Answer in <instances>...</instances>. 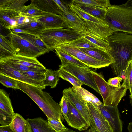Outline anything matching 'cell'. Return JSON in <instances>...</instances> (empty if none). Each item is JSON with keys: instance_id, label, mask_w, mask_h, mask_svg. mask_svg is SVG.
Instances as JSON below:
<instances>
[{"instance_id": "cell-1", "label": "cell", "mask_w": 132, "mask_h": 132, "mask_svg": "<svg viewBox=\"0 0 132 132\" xmlns=\"http://www.w3.org/2000/svg\"><path fill=\"white\" fill-rule=\"evenodd\" d=\"M108 40L111 48L110 53L115 61L110 65L114 74L121 77L132 61V34L114 32Z\"/></svg>"}, {"instance_id": "cell-2", "label": "cell", "mask_w": 132, "mask_h": 132, "mask_svg": "<svg viewBox=\"0 0 132 132\" xmlns=\"http://www.w3.org/2000/svg\"><path fill=\"white\" fill-rule=\"evenodd\" d=\"M17 81L19 89L27 95L40 108L48 118L64 121L59 105L50 94L37 87Z\"/></svg>"}, {"instance_id": "cell-3", "label": "cell", "mask_w": 132, "mask_h": 132, "mask_svg": "<svg viewBox=\"0 0 132 132\" xmlns=\"http://www.w3.org/2000/svg\"><path fill=\"white\" fill-rule=\"evenodd\" d=\"M104 20L114 32L132 34V7L125 3L111 4Z\"/></svg>"}, {"instance_id": "cell-4", "label": "cell", "mask_w": 132, "mask_h": 132, "mask_svg": "<svg viewBox=\"0 0 132 132\" xmlns=\"http://www.w3.org/2000/svg\"><path fill=\"white\" fill-rule=\"evenodd\" d=\"M92 73L103 99L104 105L118 107L120 101L126 95L128 89L123 83L119 87L109 85L101 74L92 71Z\"/></svg>"}, {"instance_id": "cell-5", "label": "cell", "mask_w": 132, "mask_h": 132, "mask_svg": "<svg viewBox=\"0 0 132 132\" xmlns=\"http://www.w3.org/2000/svg\"><path fill=\"white\" fill-rule=\"evenodd\" d=\"M49 52L61 45L68 43L81 37L70 28L45 29L39 36Z\"/></svg>"}, {"instance_id": "cell-6", "label": "cell", "mask_w": 132, "mask_h": 132, "mask_svg": "<svg viewBox=\"0 0 132 132\" xmlns=\"http://www.w3.org/2000/svg\"><path fill=\"white\" fill-rule=\"evenodd\" d=\"M7 37L18 55L36 58L45 53L28 41L11 31Z\"/></svg>"}, {"instance_id": "cell-7", "label": "cell", "mask_w": 132, "mask_h": 132, "mask_svg": "<svg viewBox=\"0 0 132 132\" xmlns=\"http://www.w3.org/2000/svg\"><path fill=\"white\" fill-rule=\"evenodd\" d=\"M56 48L78 60L89 68L99 69L110 65L90 56L79 48L73 47L67 44L61 45Z\"/></svg>"}, {"instance_id": "cell-8", "label": "cell", "mask_w": 132, "mask_h": 132, "mask_svg": "<svg viewBox=\"0 0 132 132\" xmlns=\"http://www.w3.org/2000/svg\"><path fill=\"white\" fill-rule=\"evenodd\" d=\"M89 113L90 126L97 132H114L109 122L99 110L98 106L84 101Z\"/></svg>"}, {"instance_id": "cell-9", "label": "cell", "mask_w": 132, "mask_h": 132, "mask_svg": "<svg viewBox=\"0 0 132 132\" xmlns=\"http://www.w3.org/2000/svg\"><path fill=\"white\" fill-rule=\"evenodd\" d=\"M59 67L73 75L84 84L92 88L100 94L92 73L93 71L90 68L81 67L71 64L63 66L60 65Z\"/></svg>"}, {"instance_id": "cell-10", "label": "cell", "mask_w": 132, "mask_h": 132, "mask_svg": "<svg viewBox=\"0 0 132 132\" xmlns=\"http://www.w3.org/2000/svg\"><path fill=\"white\" fill-rule=\"evenodd\" d=\"M0 74L7 76L17 80L37 87L42 90L45 88L43 81L31 79L20 72L11 67L6 62L0 60Z\"/></svg>"}, {"instance_id": "cell-11", "label": "cell", "mask_w": 132, "mask_h": 132, "mask_svg": "<svg viewBox=\"0 0 132 132\" xmlns=\"http://www.w3.org/2000/svg\"><path fill=\"white\" fill-rule=\"evenodd\" d=\"M68 112L64 118L68 125L80 131L87 129L90 125L80 113L68 100Z\"/></svg>"}, {"instance_id": "cell-12", "label": "cell", "mask_w": 132, "mask_h": 132, "mask_svg": "<svg viewBox=\"0 0 132 132\" xmlns=\"http://www.w3.org/2000/svg\"><path fill=\"white\" fill-rule=\"evenodd\" d=\"M101 112L105 118L114 132H122V123L118 107L104 105L98 106Z\"/></svg>"}, {"instance_id": "cell-13", "label": "cell", "mask_w": 132, "mask_h": 132, "mask_svg": "<svg viewBox=\"0 0 132 132\" xmlns=\"http://www.w3.org/2000/svg\"><path fill=\"white\" fill-rule=\"evenodd\" d=\"M85 26L79 33L80 35H90L106 41L108 37L114 32L108 26L98 24L84 20Z\"/></svg>"}, {"instance_id": "cell-14", "label": "cell", "mask_w": 132, "mask_h": 132, "mask_svg": "<svg viewBox=\"0 0 132 132\" xmlns=\"http://www.w3.org/2000/svg\"><path fill=\"white\" fill-rule=\"evenodd\" d=\"M37 20L43 24L45 29L70 28L67 20L61 15L44 12Z\"/></svg>"}, {"instance_id": "cell-15", "label": "cell", "mask_w": 132, "mask_h": 132, "mask_svg": "<svg viewBox=\"0 0 132 132\" xmlns=\"http://www.w3.org/2000/svg\"><path fill=\"white\" fill-rule=\"evenodd\" d=\"M62 93L63 95L80 113L90 126L89 116L84 101L81 99L75 93L72 87H70L64 89Z\"/></svg>"}, {"instance_id": "cell-16", "label": "cell", "mask_w": 132, "mask_h": 132, "mask_svg": "<svg viewBox=\"0 0 132 132\" xmlns=\"http://www.w3.org/2000/svg\"><path fill=\"white\" fill-rule=\"evenodd\" d=\"M21 12L0 8V24L4 28L10 30L17 26V20Z\"/></svg>"}, {"instance_id": "cell-17", "label": "cell", "mask_w": 132, "mask_h": 132, "mask_svg": "<svg viewBox=\"0 0 132 132\" xmlns=\"http://www.w3.org/2000/svg\"><path fill=\"white\" fill-rule=\"evenodd\" d=\"M79 49L90 56L110 65L115 63L110 52L107 50L98 48Z\"/></svg>"}, {"instance_id": "cell-18", "label": "cell", "mask_w": 132, "mask_h": 132, "mask_svg": "<svg viewBox=\"0 0 132 132\" xmlns=\"http://www.w3.org/2000/svg\"><path fill=\"white\" fill-rule=\"evenodd\" d=\"M3 60L26 66L46 69L36 58L26 57L17 54Z\"/></svg>"}, {"instance_id": "cell-19", "label": "cell", "mask_w": 132, "mask_h": 132, "mask_svg": "<svg viewBox=\"0 0 132 132\" xmlns=\"http://www.w3.org/2000/svg\"><path fill=\"white\" fill-rule=\"evenodd\" d=\"M31 3L43 12L61 15L62 12L54 0H33Z\"/></svg>"}, {"instance_id": "cell-20", "label": "cell", "mask_w": 132, "mask_h": 132, "mask_svg": "<svg viewBox=\"0 0 132 132\" xmlns=\"http://www.w3.org/2000/svg\"><path fill=\"white\" fill-rule=\"evenodd\" d=\"M61 15L67 21L71 28L79 34L85 26L83 19L71 11L69 13L62 12Z\"/></svg>"}, {"instance_id": "cell-21", "label": "cell", "mask_w": 132, "mask_h": 132, "mask_svg": "<svg viewBox=\"0 0 132 132\" xmlns=\"http://www.w3.org/2000/svg\"><path fill=\"white\" fill-rule=\"evenodd\" d=\"M9 125L13 132H32L31 126L27 120L17 113H15Z\"/></svg>"}, {"instance_id": "cell-22", "label": "cell", "mask_w": 132, "mask_h": 132, "mask_svg": "<svg viewBox=\"0 0 132 132\" xmlns=\"http://www.w3.org/2000/svg\"><path fill=\"white\" fill-rule=\"evenodd\" d=\"M30 125L32 132H56L48 124L47 121L41 117L26 119Z\"/></svg>"}, {"instance_id": "cell-23", "label": "cell", "mask_w": 132, "mask_h": 132, "mask_svg": "<svg viewBox=\"0 0 132 132\" xmlns=\"http://www.w3.org/2000/svg\"><path fill=\"white\" fill-rule=\"evenodd\" d=\"M68 5L70 9L76 13L80 17L84 20H86L98 24L108 26L107 23L104 20L93 16L85 12L79 6L71 2Z\"/></svg>"}, {"instance_id": "cell-24", "label": "cell", "mask_w": 132, "mask_h": 132, "mask_svg": "<svg viewBox=\"0 0 132 132\" xmlns=\"http://www.w3.org/2000/svg\"><path fill=\"white\" fill-rule=\"evenodd\" d=\"M17 54L10 41L0 34V60L9 57Z\"/></svg>"}, {"instance_id": "cell-25", "label": "cell", "mask_w": 132, "mask_h": 132, "mask_svg": "<svg viewBox=\"0 0 132 132\" xmlns=\"http://www.w3.org/2000/svg\"><path fill=\"white\" fill-rule=\"evenodd\" d=\"M72 88L80 98L84 101L90 102L98 106L102 103L93 94L87 90L82 86H73Z\"/></svg>"}, {"instance_id": "cell-26", "label": "cell", "mask_w": 132, "mask_h": 132, "mask_svg": "<svg viewBox=\"0 0 132 132\" xmlns=\"http://www.w3.org/2000/svg\"><path fill=\"white\" fill-rule=\"evenodd\" d=\"M55 49L57 55L61 60V65L71 64L81 67L89 68L79 60L60 49L57 48Z\"/></svg>"}, {"instance_id": "cell-27", "label": "cell", "mask_w": 132, "mask_h": 132, "mask_svg": "<svg viewBox=\"0 0 132 132\" xmlns=\"http://www.w3.org/2000/svg\"><path fill=\"white\" fill-rule=\"evenodd\" d=\"M9 94L3 89H0V109L13 116L15 113L14 112Z\"/></svg>"}, {"instance_id": "cell-28", "label": "cell", "mask_w": 132, "mask_h": 132, "mask_svg": "<svg viewBox=\"0 0 132 132\" xmlns=\"http://www.w3.org/2000/svg\"><path fill=\"white\" fill-rule=\"evenodd\" d=\"M77 5L85 12L93 16L104 20L105 19L108 8L87 5Z\"/></svg>"}, {"instance_id": "cell-29", "label": "cell", "mask_w": 132, "mask_h": 132, "mask_svg": "<svg viewBox=\"0 0 132 132\" xmlns=\"http://www.w3.org/2000/svg\"><path fill=\"white\" fill-rule=\"evenodd\" d=\"M16 28L26 31L27 33L39 36L45 29L43 24L37 20L28 24Z\"/></svg>"}, {"instance_id": "cell-30", "label": "cell", "mask_w": 132, "mask_h": 132, "mask_svg": "<svg viewBox=\"0 0 132 132\" xmlns=\"http://www.w3.org/2000/svg\"><path fill=\"white\" fill-rule=\"evenodd\" d=\"M28 0H0V8L21 12Z\"/></svg>"}, {"instance_id": "cell-31", "label": "cell", "mask_w": 132, "mask_h": 132, "mask_svg": "<svg viewBox=\"0 0 132 132\" xmlns=\"http://www.w3.org/2000/svg\"><path fill=\"white\" fill-rule=\"evenodd\" d=\"M18 34L30 42L44 53H48L49 52L48 48L42 41L39 36L27 33L19 34Z\"/></svg>"}, {"instance_id": "cell-32", "label": "cell", "mask_w": 132, "mask_h": 132, "mask_svg": "<svg viewBox=\"0 0 132 132\" xmlns=\"http://www.w3.org/2000/svg\"><path fill=\"white\" fill-rule=\"evenodd\" d=\"M45 78L43 83L45 86H50L51 88L56 87L60 78L58 70H53L47 69L45 74Z\"/></svg>"}, {"instance_id": "cell-33", "label": "cell", "mask_w": 132, "mask_h": 132, "mask_svg": "<svg viewBox=\"0 0 132 132\" xmlns=\"http://www.w3.org/2000/svg\"><path fill=\"white\" fill-rule=\"evenodd\" d=\"M44 12L41 10L32 3L25 6L21 12V15L39 19L43 16Z\"/></svg>"}, {"instance_id": "cell-34", "label": "cell", "mask_w": 132, "mask_h": 132, "mask_svg": "<svg viewBox=\"0 0 132 132\" xmlns=\"http://www.w3.org/2000/svg\"><path fill=\"white\" fill-rule=\"evenodd\" d=\"M71 1L76 5H87L107 8L111 5L109 0H72Z\"/></svg>"}, {"instance_id": "cell-35", "label": "cell", "mask_w": 132, "mask_h": 132, "mask_svg": "<svg viewBox=\"0 0 132 132\" xmlns=\"http://www.w3.org/2000/svg\"><path fill=\"white\" fill-rule=\"evenodd\" d=\"M81 36L100 48L107 50L110 52L111 50L109 41L104 40L90 35H81Z\"/></svg>"}, {"instance_id": "cell-36", "label": "cell", "mask_w": 132, "mask_h": 132, "mask_svg": "<svg viewBox=\"0 0 132 132\" xmlns=\"http://www.w3.org/2000/svg\"><path fill=\"white\" fill-rule=\"evenodd\" d=\"M60 77L71 83L73 86H81L83 83L76 77L61 67L58 70Z\"/></svg>"}, {"instance_id": "cell-37", "label": "cell", "mask_w": 132, "mask_h": 132, "mask_svg": "<svg viewBox=\"0 0 132 132\" xmlns=\"http://www.w3.org/2000/svg\"><path fill=\"white\" fill-rule=\"evenodd\" d=\"M67 44L73 47L78 48H100L82 36Z\"/></svg>"}, {"instance_id": "cell-38", "label": "cell", "mask_w": 132, "mask_h": 132, "mask_svg": "<svg viewBox=\"0 0 132 132\" xmlns=\"http://www.w3.org/2000/svg\"><path fill=\"white\" fill-rule=\"evenodd\" d=\"M47 70L46 69L41 71L31 70L20 72L34 80L43 81L45 79V74Z\"/></svg>"}, {"instance_id": "cell-39", "label": "cell", "mask_w": 132, "mask_h": 132, "mask_svg": "<svg viewBox=\"0 0 132 132\" xmlns=\"http://www.w3.org/2000/svg\"><path fill=\"white\" fill-rule=\"evenodd\" d=\"M0 82L7 88L18 89L17 80L1 74H0Z\"/></svg>"}, {"instance_id": "cell-40", "label": "cell", "mask_w": 132, "mask_h": 132, "mask_svg": "<svg viewBox=\"0 0 132 132\" xmlns=\"http://www.w3.org/2000/svg\"><path fill=\"white\" fill-rule=\"evenodd\" d=\"M6 62L11 67L20 72L29 71H41L46 69H42L26 66L23 65L14 63L5 60H1Z\"/></svg>"}, {"instance_id": "cell-41", "label": "cell", "mask_w": 132, "mask_h": 132, "mask_svg": "<svg viewBox=\"0 0 132 132\" xmlns=\"http://www.w3.org/2000/svg\"><path fill=\"white\" fill-rule=\"evenodd\" d=\"M49 124L56 132H62L67 128L62 123V120L58 121L47 118Z\"/></svg>"}, {"instance_id": "cell-42", "label": "cell", "mask_w": 132, "mask_h": 132, "mask_svg": "<svg viewBox=\"0 0 132 132\" xmlns=\"http://www.w3.org/2000/svg\"><path fill=\"white\" fill-rule=\"evenodd\" d=\"M123 75L125 78L123 83L127 86L129 90L132 85V61L127 66Z\"/></svg>"}, {"instance_id": "cell-43", "label": "cell", "mask_w": 132, "mask_h": 132, "mask_svg": "<svg viewBox=\"0 0 132 132\" xmlns=\"http://www.w3.org/2000/svg\"><path fill=\"white\" fill-rule=\"evenodd\" d=\"M14 116H13L0 109V124L2 126L10 125Z\"/></svg>"}, {"instance_id": "cell-44", "label": "cell", "mask_w": 132, "mask_h": 132, "mask_svg": "<svg viewBox=\"0 0 132 132\" xmlns=\"http://www.w3.org/2000/svg\"><path fill=\"white\" fill-rule=\"evenodd\" d=\"M38 19L36 18L22 15L21 14L17 19V26L15 28L28 24Z\"/></svg>"}, {"instance_id": "cell-45", "label": "cell", "mask_w": 132, "mask_h": 132, "mask_svg": "<svg viewBox=\"0 0 132 132\" xmlns=\"http://www.w3.org/2000/svg\"><path fill=\"white\" fill-rule=\"evenodd\" d=\"M68 100L66 97L63 95L59 103L61 113L64 118L66 116L68 111Z\"/></svg>"}, {"instance_id": "cell-46", "label": "cell", "mask_w": 132, "mask_h": 132, "mask_svg": "<svg viewBox=\"0 0 132 132\" xmlns=\"http://www.w3.org/2000/svg\"><path fill=\"white\" fill-rule=\"evenodd\" d=\"M123 79L121 77L117 76L112 78H110L107 82L108 84L112 87H119L121 85L120 82Z\"/></svg>"}, {"instance_id": "cell-47", "label": "cell", "mask_w": 132, "mask_h": 132, "mask_svg": "<svg viewBox=\"0 0 132 132\" xmlns=\"http://www.w3.org/2000/svg\"><path fill=\"white\" fill-rule=\"evenodd\" d=\"M58 5L62 11L64 13H67L71 11L68 6V4H65L63 1L54 0Z\"/></svg>"}, {"instance_id": "cell-48", "label": "cell", "mask_w": 132, "mask_h": 132, "mask_svg": "<svg viewBox=\"0 0 132 132\" xmlns=\"http://www.w3.org/2000/svg\"><path fill=\"white\" fill-rule=\"evenodd\" d=\"M0 132H13L10 125L6 126H0Z\"/></svg>"}, {"instance_id": "cell-49", "label": "cell", "mask_w": 132, "mask_h": 132, "mask_svg": "<svg viewBox=\"0 0 132 132\" xmlns=\"http://www.w3.org/2000/svg\"><path fill=\"white\" fill-rule=\"evenodd\" d=\"M9 31L13 33L17 34L27 33L26 31L17 28H12L9 30Z\"/></svg>"}, {"instance_id": "cell-50", "label": "cell", "mask_w": 132, "mask_h": 132, "mask_svg": "<svg viewBox=\"0 0 132 132\" xmlns=\"http://www.w3.org/2000/svg\"><path fill=\"white\" fill-rule=\"evenodd\" d=\"M127 129L128 132H132V122H131L129 123Z\"/></svg>"}, {"instance_id": "cell-51", "label": "cell", "mask_w": 132, "mask_h": 132, "mask_svg": "<svg viewBox=\"0 0 132 132\" xmlns=\"http://www.w3.org/2000/svg\"><path fill=\"white\" fill-rule=\"evenodd\" d=\"M90 128L88 131V132H97L94 127L91 126H90Z\"/></svg>"}, {"instance_id": "cell-52", "label": "cell", "mask_w": 132, "mask_h": 132, "mask_svg": "<svg viewBox=\"0 0 132 132\" xmlns=\"http://www.w3.org/2000/svg\"><path fill=\"white\" fill-rule=\"evenodd\" d=\"M125 3L128 6L132 7V0H128Z\"/></svg>"}, {"instance_id": "cell-53", "label": "cell", "mask_w": 132, "mask_h": 132, "mask_svg": "<svg viewBox=\"0 0 132 132\" xmlns=\"http://www.w3.org/2000/svg\"><path fill=\"white\" fill-rule=\"evenodd\" d=\"M62 132H81L80 131H74L72 129L67 128V129L64 131Z\"/></svg>"}, {"instance_id": "cell-54", "label": "cell", "mask_w": 132, "mask_h": 132, "mask_svg": "<svg viewBox=\"0 0 132 132\" xmlns=\"http://www.w3.org/2000/svg\"><path fill=\"white\" fill-rule=\"evenodd\" d=\"M130 93V97L131 100V102L132 103V85L130 88V89L129 90Z\"/></svg>"}]
</instances>
